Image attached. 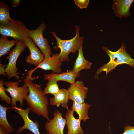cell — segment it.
Segmentation results:
<instances>
[{
  "label": "cell",
  "mask_w": 134,
  "mask_h": 134,
  "mask_svg": "<svg viewBox=\"0 0 134 134\" xmlns=\"http://www.w3.org/2000/svg\"><path fill=\"white\" fill-rule=\"evenodd\" d=\"M57 82L54 80L48 81L43 91L44 94L45 95L50 94L54 95L58 93L60 89Z\"/></svg>",
  "instance_id": "cell-22"
},
{
  "label": "cell",
  "mask_w": 134,
  "mask_h": 134,
  "mask_svg": "<svg viewBox=\"0 0 134 134\" xmlns=\"http://www.w3.org/2000/svg\"><path fill=\"white\" fill-rule=\"evenodd\" d=\"M27 134H33L32 133L29 132Z\"/></svg>",
  "instance_id": "cell-29"
},
{
  "label": "cell",
  "mask_w": 134,
  "mask_h": 134,
  "mask_svg": "<svg viewBox=\"0 0 134 134\" xmlns=\"http://www.w3.org/2000/svg\"><path fill=\"white\" fill-rule=\"evenodd\" d=\"M75 27L76 30L75 35L73 38L69 40H62L57 36L55 32H50L56 40L57 45L54 47V49L59 48L60 49V52L58 54V56L62 62L68 61L69 54L71 53L73 54L75 53L83 44L84 37L79 36V26L76 25Z\"/></svg>",
  "instance_id": "cell-3"
},
{
  "label": "cell",
  "mask_w": 134,
  "mask_h": 134,
  "mask_svg": "<svg viewBox=\"0 0 134 134\" xmlns=\"http://www.w3.org/2000/svg\"><path fill=\"white\" fill-rule=\"evenodd\" d=\"M133 0H116L113 1L112 8L116 16L120 19L130 15V8Z\"/></svg>",
  "instance_id": "cell-15"
},
{
  "label": "cell",
  "mask_w": 134,
  "mask_h": 134,
  "mask_svg": "<svg viewBox=\"0 0 134 134\" xmlns=\"http://www.w3.org/2000/svg\"><path fill=\"white\" fill-rule=\"evenodd\" d=\"M21 117L23 120L24 124L17 130V133L19 134L25 129H28L34 134H40L39 131V124L37 120L34 122L28 116L29 112L31 110V108L29 107L25 109L16 106L12 107Z\"/></svg>",
  "instance_id": "cell-9"
},
{
  "label": "cell",
  "mask_w": 134,
  "mask_h": 134,
  "mask_svg": "<svg viewBox=\"0 0 134 134\" xmlns=\"http://www.w3.org/2000/svg\"><path fill=\"white\" fill-rule=\"evenodd\" d=\"M122 134H134V126H125L124 132Z\"/></svg>",
  "instance_id": "cell-25"
},
{
  "label": "cell",
  "mask_w": 134,
  "mask_h": 134,
  "mask_svg": "<svg viewBox=\"0 0 134 134\" xmlns=\"http://www.w3.org/2000/svg\"><path fill=\"white\" fill-rule=\"evenodd\" d=\"M30 30L22 21L12 19L8 23L0 24V34L2 35L10 37L17 41L24 40L28 36Z\"/></svg>",
  "instance_id": "cell-4"
},
{
  "label": "cell",
  "mask_w": 134,
  "mask_h": 134,
  "mask_svg": "<svg viewBox=\"0 0 134 134\" xmlns=\"http://www.w3.org/2000/svg\"><path fill=\"white\" fill-rule=\"evenodd\" d=\"M4 82L3 79L0 80V100L4 101L9 105H11V99L6 94L5 88L4 87Z\"/></svg>",
  "instance_id": "cell-23"
},
{
  "label": "cell",
  "mask_w": 134,
  "mask_h": 134,
  "mask_svg": "<svg viewBox=\"0 0 134 134\" xmlns=\"http://www.w3.org/2000/svg\"><path fill=\"white\" fill-rule=\"evenodd\" d=\"M22 81L21 80L17 82L7 81L4 82V85L6 86L5 88L6 91L7 92L11 97L12 107H16L17 101L19 102L21 106L24 104V100L28 95L29 89L27 85L24 83L21 87H19L20 82Z\"/></svg>",
  "instance_id": "cell-5"
},
{
  "label": "cell",
  "mask_w": 134,
  "mask_h": 134,
  "mask_svg": "<svg viewBox=\"0 0 134 134\" xmlns=\"http://www.w3.org/2000/svg\"><path fill=\"white\" fill-rule=\"evenodd\" d=\"M26 47L24 41H17L15 48L10 52L6 58L8 60V62L5 68V71L8 79L13 77L19 79L16 62L19 56Z\"/></svg>",
  "instance_id": "cell-6"
},
{
  "label": "cell",
  "mask_w": 134,
  "mask_h": 134,
  "mask_svg": "<svg viewBox=\"0 0 134 134\" xmlns=\"http://www.w3.org/2000/svg\"><path fill=\"white\" fill-rule=\"evenodd\" d=\"M80 75V73H75L72 69L68 71L59 74L53 72L49 74L45 73L44 75V79L48 81L54 80L57 82L65 81L72 84L75 82L76 78L79 77Z\"/></svg>",
  "instance_id": "cell-14"
},
{
  "label": "cell",
  "mask_w": 134,
  "mask_h": 134,
  "mask_svg": "<svg viewBox=\"0 0 134 134\" xmlns=\"http://www.w3.org/2000/svg\"><path fill=\"white\" fill-rule=\"evenodd\" d=\"M10 109H12V107H5L0 104V128L8 134L13 131V128L8 122L6 116L7 111Z\"/></svg>",
  "instance_id": "cell-19"
},
{
  "label": "cell",
  "mask_w": 134,
  "mask_h": 134,
  "mask_svg": "<svg viewBox=\"0 0 134 134\" xmlns=\"http://www.w3.org/2000/svg\"><path fill=\"white\" fill-rule=\"evenodd\" d=\"M125 47L123 43H122L120 48L115 52L110 50L107 47H102V49L109 57L110 60L108 63L97 69L95 74V79H98L99 75L102 72H105L106 76L116 66L122 64H127L134 67V59L131 58V55L127 53Z\"/></svg>",
  "instance_id": "cell-2"
},
{
  "label": "cell",
  "mask_w": 134,
  "mask_h": 134,
  "mask_svg": "<svg viewBox=\"0 0 134 134\" xmlns=\"http://www.w3.org/2000/svg\"><path fill=\"white\" fill-rule=\"evenodd\" d=\"M21 1V0H11L13 7L15 8L17 7L20 4Z\"/></svg>",
  "instance_id": "cell-27"
},
{
  "label": "cell",
  "mask_w": 134,
  "mask_h": 134,
  "mask_svg": "<svg viewBox=\"0 0 134 134\" xmlns=\"http://www.w3.org/2000/svg\"><path fill=\"white\" fill-rule=\"evenodd\" d=\"M53 96L54 97L51 98L50 99L51 105H56L58 107L61 104L62 107L65 108L67 110H69L67 103L69 99L67 90L62 88Z\"/></svg>",
  "instance_id": "cell-16"
},
{
  "label": "cell",
  "mask_w": 134,
  "mask_h": 134,
  "mask_svg": "<svg viewBox=\"0 0 134 134\" xmlns=\"http://www.w3.org/2000/svg\"><path fill=\"white\" fill-rule=\"evenodd\" d=\"M46 134H49L48 133H46Z\"/></svg>",
  "instance_id": "cell-30"
},
{
  "label": "cell",
  "mask_w": 134,
  "mask_h": 134,
  "mask_svg": "<svg viewBox=\"0 0 134 134\" xmlns=\"http://www.w3.org/2000/svg\"><path fill=\"white\" fill-rule=\"evenodd\" d=\"M0 134H8L4 131L2 128H0Z\"/></svg>",
  "instance_id": "cell-28"
},
{
  "label": "cell",
  "mask_w": 134,
  "mask_h": 134,
  "mask_svg": "<svg viewBox=\"0 0 134 134\" xmlns=\"http://www.w3.org/2000/svg\"><path fill=\"white\" fill-rule=\"evenodd\" d=\"M46 24L43 22L39 26L34 30H29L28 36L37 45L44 56H51V50L47 38L44 37L43 32L46 28Z\"/></svg>",
  "instance_id": "cell-8"
},
{
  "label": "cell",
  "mask_w": 134,
  "mask_h": 134,
  "mask_svg": "<svg viewBox=\"0 0 134 134\" xmlns=\"http://www.w3.org/2000/svg\"><path fill=\"white\" fill-rule=\"evenodd\" d=\"M17 41L13 39L9 40L8 37L1 35L0 38V57L5 55L14 45Z\"/></svg>",
  "instance_id": "cell-20"
},
{
  "label": "cell",
  "mask_w": 134,
  "mask_h": 134,
  "mask_svg": "<svg viewBox=\"0 0 134 134\" xmlns=\"http://www.w3.org/2000/svg\"><path fill=\"white\" fill-rule=\"evenodd\" d=\"M88 89L85 87L82 81H77L71 84L68 91L69 99L79 103L84 102Z\"/></svg>",
  "instance_id": "cell-11"
},
{
  "label": "cell",
  "mask_w": 134,
  "mask_h": 134,
  "mask_svg": "<svg viewBox=\"0 0 134 134\" xmlns=\"http://www.w3.org/2000/svg\"><path fill=\"white\" fill-rule=\"evenodd\" d=\"M10 9L7 5L2 1H0V24H7L12 20L9 13Z\"/></svg>",
  "instance_id": "cell-21"
},
{
  "label": "cell",
  "mask_w": 134,
  "mask_h": 134,
  "mask_svg": "<svg viewBox=\"0 0 134 134\" xmlns=\"http://www.w3.org/2000/svg\"><path fill=\"white\" fill-rule=\"evenodd\" d=\"M74 1L76 5L81 9L87 7L89 2V0H74Z\"/></svg>",
  "instance_id": "cell-24"
},
{
  "label": "cell",
  "mask_w": 134,
  "mask_h": 134,
  "mask_svg": "<svg viewBox=\"0 0 134 134\" xmlns=\"http://www.w3.org/2000/svg\"><path fill=\"white\" fill-rule=\"evenodd\" d=\"M24 41L30 52V54L25 59L26 62L29 64L37 66L43 60L44 55L40 52L30 37H27Z\"/></svg>",
  "instance_id": "cell-12"
},
{
  "label": "cell",
  "mask_w": 134,
  "mask_h": 134,
  "mask_svg": "<svg viewBox=\"0 0 134 134\" xmlns=\"http://www.w3.org/2000/svg\"><path fill=\"white\" fill-rule=\"evenodd\" d=\"M6 65L1 64L0 66V74L4 76H7V74L5 71V68L6 67Z\"/></svg>",
  "instance_id": "cell-26"
},
{
  "label": "cell",
  "mask_w": 134,
  "mask_h": 134,
  "mask_svg": "<svg viewBox=\"0 0 134 134\" xmlns=\"http://www.w3.org/2000/svg\"><path fill=\"white\" fill-rule=\"evenodd\" d=\"M78 51V56L72 69L75 73H79V72L82 70L90 69L92 65V63L86 60L84 58L82 45L80 47Z\"/></svg>",
  "instance_id": "cell-17"
},
{
  "label": "cell",
  "mask_w": 134,
  "mask_h": 134,
  "mask_svg": "<svg viewBox=\"0 0 134 134\" xmlns=\"http://www.w3.org/2000/svg\"><path fill=\"white\" fill-rule=\"evenodd\" d=\"M58 53L54 54L52 56H44L43 61L33 69L28 71L26 78L32 81L35 78L33 77V72L38 68L45 70H51L53 73L59 74L62 71L61 66L62 62L58 56Z\"/></svg>",
  "instance_id": "cell-7"
},
{
  "label": "cell",
  "mask_w": 134,
  "mask_h": 134,
  "mask_svg": "<svg viewBox=\"0 0 134 134\" xmlns=\"http://www.w3.org/2000/svg\"><path fill=\"white\" fill-rule=\"evenodd\" d=\"M63 114L58 110L53 114V118L46 122L45 127L49 134H64V130L66 120L62 117Z\"/></svg>",
  "instance_id": "cell-10"
},
{
  "label": "cell",
  "mask_w": 134,
  "mask_h": 134,
  "mask_svg": "<svg viewBox=\"0 0 134 134\" xmlns=\"http://www.w3.org/2000/svg\"><path fill=\"white\" fill-rule=\"evenodd\" d=\"M74 111L71 109H69L65 115L68 129L67 134H84L80 125L81 120L74 117Z\"/></svg>",
  "instance_id": "cell-13"
},
{
  "label": "cell",
  "mask_w": 134,
  "mask_h": 134,
  "mask_svg": "<svg viewBox=\"0 0 134 134\" xmlns=\"http://www.w3.org/2000/svg\"><path fill=\"white\" fill-rule=\"evenodd\" d=\"M71 109L76 112L78 115L80 119L85 122L86 120L89 119L88 115V111L91 105L88 103L84 102L79 103L72 101Z\"/></svg>",
  "instance_id": "cell-18"
},
{
  "label": "cell",
  "mask_w": 134,
  "mask_h": 134,
  "mask_svg": "<svg viewBox=\"0 0 134 134\" xmlns=\"http://www.w3.org/2000/svg\"><path fill=\"white\" fill-rule=\"evenodd\" d=\"M23 81L29 90V94L25 100L31 111L49 121L48 98L44 94L41 85L34 83L32 81L26 78L24 79Z\"/></svg>",
  "instance_id": "cell-1"
}]
</instances>
